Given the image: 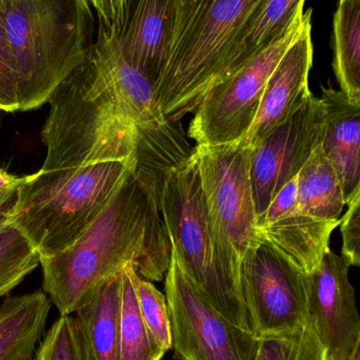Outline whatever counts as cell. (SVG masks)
I'll list each match as a JSON object with an SVG mask.
<instances>
[{
  "label": "cell",
  "instance_id": "9",
  "mask_svg": "<svg viewBox=\"0 0 360 360\" xmlns=\"http://www.w3.org/2000/svg\"><path fill=\"white\" fill-rule=\"evenodd\" d=\"M304 22V12L285 37L212 88L194 112L188 137L198 146L240 143L255 120L271 75L300 35Z\"/></svg>",
  "mask_w": 360,
  "mask_h": 360
},
{
  "label": "cell",
  "instance_id": "13",
  "mask_svg": "<svg viewBox=\"0 0 360 360\" xmlns=\"http://www.w3.org/2000/svg\"><path fill=\"white\" fill-rule=\"evenodd\" d=\"M184 0H124L117 36L124 59L155 86L168 65Z\"/></svg>",
  "mask_w": 360,
  "mask_h": 360
},
{
  "label": "cell",
  "instance_id": "6",
  "mask_svg": "<svg viewBox=\"0 0 360 360\" xmlns=\"http://www.w3.org/2000/svg\"><path fill=\"white\" fill-rule=\"evenodd\" d=\"M160 207L172 250L193 285L226 319L252 331L239 269L224 253L212 226L193 154L165 175Z\"/></svg>",
  "mask_w": 360,
  "mask_h": 360
},
{
  "label": "cell",
  "instance_id": "17",
  "mask_svg": "<svg viewBox=\"0 0 360 360\" xmlns=\"http://www.w3.org/2000/svg\"><path fill=\"white\" fill-rule=\"evenodd\" d=\"M304 4V0H262L237 35L224 80L285 37L302 19Z\"/></svg>",
  "mask_w": 360,
  "mask_h": 360
},
{
  "label": "cell",
  "instance_id": "21",
  "mask_svg": "<svg viewBox=\"0 0 360 360\" xmlns=\"http://www.w3.org/2000/svg\"><path fill=\"white\" fill-rule=\"evenodd\" d=\"M333 69L340 91L360 98V0H340L334 16Z\"/></svg>",
  "mask_w": 360,
  "mask_h": 360
},
{
  "label": "cell",
  "instance_id": "15",
  "mask_svg": "<svg viewBox=\"0 0 360 360\" xmlns=\"http://www.w3.org/2000/svg\"><path fill=\"white\" fill-rule=\"evenodd\" d=\"M321 148L333 167L346 205L360 195V98L323 88Z\"/></svg>",
  "mask_w": 360,
  "mask_h": 360
},
{
  "label": "cell",
  "instance_id": "5",
  "mask_svg": "<svg viewBox=\"0 0 360 360\" xmlns=\"http://www.w3.org/2000/svg\"><path fill=\"white\" fill-rule=\"evenodd\" d=\"M262 0H184L176 39L154 94L167 122L194 114L224 80L237 35Z\"/></svg>",
  "mask_w": 360,
  "mask_h": 360
},
{
  "label": "cell",
  "instance_id": "7",
  "mask_svg": "<svg viewBox=\"0 0 360 360\" xmlns=\"http://www.w3.org/2000/svg\"><path fill=\"white\" fill-rule=\"evenodd\" d=\"M251 154L241 141L195 145L193 152L212 226L224 253L239 270L248 252L262 241L250 176Z\"/></svg>",
  "mask_w": 360,
  "mask_h": 360
},
{
  "label": "cell",
  "instance_id": "26",
  "mask_svg": "<svg viewBox=\"0 0 360 360\" xmlns=\"http://www.w3.org/2000/svg\"><path fill=\"white\" fill-rule=\"evenodd\" d=\"M255 360H329L309 326L295 333L260 338Z\"/></svg>",
  "mask_w": 360,
  "mask_h": 360
},
{
  "label": "cell",
  "instance_id": "3",
  "mask_svg": "<svg viewBox=\"0 0 360 360\" xmlns=\"http://www.w3.org/2000/svg\"><path fill=\"white\" fill-rule=\"evenodd\" d=\"M19 112L48 103L93 44L89 0H0Z\"/></svg>",
  "mask_w": 360,
  "mask_h": 360
},
{
  "label": "cell",
  "instance_id": "20",
  "mask_svg": "<svg viewBox=\"0 0 360 360\" xmlns=\"http://www.w3.org/2000/svg\"><path fill=\"white\" fill-rule=\"evenodd\" d=\"M345 205L340 179L319 146L298 174L296 207L317 219L340 221Z\"/></svg>",
  "mask_w": 360,
  "mask_h": 360
},
{
  "label": "cell",
  "instance_id": "27",
  "mask_svg": "<svg viewBox=\"0 0 360 360\" xmlns=\"http://www.w3.org/2000/svg\"><path fill=\"white\" fill-rule=\"evenodd\" d=\"M0 111L19 112L16 74L0 6Z\"/></svg>",
  "mask_w": 360,
  "mask_h": 360
},
{
  "label": "cell",
  "instance_id": "33",
  "mask_svg": "<svg viewBox=\"0 0 360 360\" xmlns=\"http://www.w3.org/2000/svg\"><path fill=\"white\" fill-rule=\"evenodd\" d=\"M8 207H2V209H0V224L4 222V220L8 219Z\"/></svg>",
  "mask_w": 360,
  "mask_h": 360
},
{
  "label": "cell",
  "instance_id": "10",
  "mask_svg": "<svg viewBox=\"0 0 360 360\" xmlns=\"http://www.w3.org/2000/svg\"><path fill=\"white\" fill-rule=\"evenodd\" d=\"M239 285L258 338L287 335L308 326L306 273L264 241L241 262Z\"/></svg>",
  "mask_w": 360,
  "mask_h": 360
},
{
  "label": "cell",
  "instance_id": "30",
  "mask_svg": "<svg viewBox=\"0 0 360 360\" xmlns=\"http://www.w3.org/2000/svg\"><path fill=\"white\" fill-rule=\"evenodd\" d=\"M89 2L98 15L99 27L109 33H117L124 0H89Z\"/></svg>",
  "mask_w": 360,
  "mask_h": 360
},
{
  "label": "cell",
  "instance_id": "1",
  "mask_svg": "<svg viewBox=\"0 0 360 360\" xmlns=\"http://www.w3.org/2000/svg\"><path fill=\"white\" fill-rule=\"evenodd\" d=\"M162 179L133 172L75 243L40 258L44 292L60 315H73L103 281L133 264L150 281L166 277L172 245L160 207Z\"/></svg>",
  "mask_w": 360,
  "mask_h": 360
},
{
  "label": "cell",
  "instance_id": "2",
  "mask_svg": "<svg viewBox=\"0 0 360 360\" xmlns=\"http://www.w3.org/2000/svg\"><path fill=\"white\" fill-rule=\"evenodd\" d=\"M117 36L98 29L79 65L49 99L42 170L136 160L139 128L124 111L113 72Z\"/></svg>",
  "mask_w": 360,
  "mask_h": 360
},
{
  "label": "cell",
  "instance_id": "23",
  "mask_svg": "<svg viewBox=\"0 0 360 360\" xmlns=\"http://www.w3.org/2000/svg\"><path fill=\"white\" fill-rule=\"evenodd\" d=\"M40 258L29 239L10 219L0 224V297L10 293L30 273Z\"/></svg>",
  "mask_w": 360,
  "mask_h": 360
},
{
  "label": "cell",
  "instance_id": "32",
  "mask_svg": "<svg viewBox=\"0 0 360 360\" xmlns=\"http://www.w3.org/2000/svg\"><path fill=\"white\" fill-rule=\"evenodd\" d=\"M349 360H360V331L359 340H357L354 350H353L352 354H351L350 359Z\"/></svg>",
  "mask_w": 360,
  "mask_h": 360
},
{
  "label": "cell",
  "instance_id": "16",
  "mask_svg": "<svg viewBox=\"0 0 360 360\" xmlns=\"http://www.w3.org/2000/svg\"><path fill=\"white\" fill-rule=\"evenodd\" d=\"M340 221H326L298 211L260 228V240L270 245L294 266L309 274L329 251L330 236Z\"/></svg>",
  "mask_w": 360,
  "mask_h": 360
},
{
  "label": "cell",
  "instance_id": "14",
  "mask_svg": "<svg viewBox=\"0 0 360 360\" xmlns=\"http://www.w3.org/2000/svg\"><path fill=\"white\" fill-rule=\"evenodd\" d=\"M312 10L304 13L300 35L288 49L264 89L257 115L241 143L253 149L277 127L289 120L310 98L309 73L313 63Z\"/></svg>",
  "mask_w": 360,
  "mask_h": 360
},
{
  "label": "cell",
  "instance_id": "25",
  "mask_svg": "<svg viewBox=\"0 0 360 360\" xmlns=\"http://www.w3.org/2000/svg\"><path fill=\"white\" fill-rule=\"evenodd\" d=\"M134 285L139 309L150 331L158 344L168 352L172 349L170 315L166 294H162L151 281L143 278L133 264L127 266Z\"/></svg>",
  "mask_w": 360,
  "mask_h": 360
},
{
  "label": "cell",
  "instance_id": "4",
  "mask_svg": "<svg viewBox=\"0 0 360 360\" xmlns=\"http://www.w3.org/2000/svg\"><path fill=\"white\" fill-rule=\"evenodd\" d=\"M136 160L29 175L19 188L10 219L29 239L39 258L60 253L94 224L134 172Z\"/></svg>",
  "mask_w": 360,
  "mask_h": 360
},
{
  "label": "cell",
  "instance_id": "18",
  "mask_svg": "<svg viewBox=\"0 0 360 360\" xmlns=\"http://www.w3.org/2000/svg\"><path fill=\"white\" fill-rule=\"evenodd\" d=\"M51 306L44 291L6 298L0 307V360L32 359Z\"/></svg>",
  "mask_w": 360,
  "mask_h": 360
},
{
  "label": "cell",
  "instance_id": "29",
  "mask_svg": "<svg viewBox=\"0 0 360 360\" xmlns=\"http://www.w3.org/2000/svg\"><path fill=\"white\" fill-rule=\"evenodd\" d=\"M298 176V175H297ZM297 205V177L285 184L258 219V230L281 219Z\"/></svg>",
  "mask_w": 360,
  "mask_h": 360
},
{
  "label": "cell",
  "instance_id": "31",
  "mask_svg": "<svg viewBox=\"0 0 360 360\" xmlns=\"http://www.w3.org/2000/svg\"><path fill=\"white\" fill-rule=\"evenodd\" d=\"M27 176H16L0 168V209L6 207V203L15 197L19 188L27 181Z\"/></svg>",
  "mask_w": 360,
  "mask_h": 360
},
{
  "label": "cell",
  "instance_id": "11",
  "mask_svg": "<svg viewBox=\"0 0 360 360\" xmlns=\"http://www.w3.org/2000/svg\"><path fill=\"white\" fill-rule=\"evenodd\" d=\"M321 127L323 105L312 94L289 120L252 149L250 176L258 219L321 145Z\"/></svg>",
  "mask_w": 360,
  "mask_h": 360
},
{
  "label": "cell",
  "instance_id": "12",
  "mask_svg": "<svg viewBox=\"0 0 360 360\" xmlns=\"http://www.w3.org/2000/svg\"><path fill=\"white\" fill-rule=\"evenodd\" d=\"M351 264L345 256L328 251L315 270L307 274L308 326L329 360H349L359 340L360 316Z\"/></svg>",
  "mask_w": 360,
  "mask_h": 360
},
{
  "label": "cell",
  "instance_id": "22",
  "mask_svg": "<svg viewBox=\"0 0 360 360\" xmlns=\"http://www.w3.org/2000/svg\"><path fill=\"white\" fill-rule=\"evenodd\" d=\"M166 353L141 315L134 285L126 266L122 270L117 360H162Z\"/></svg>",
  "mask_w": 360,
  "mask_h": 360
},
{
  "label": "cell",
  "instance_id": "24",
  "mask_svg": "<svg viewBox=\"0 0 360 360\" xmlns=\"http://www.w3.org/2000/svg\"><path fill=\"white\" fill-rule=\"evenodd\" d=\"M31 360H93L84 332L73 315H60Z\"/></svg>",
  "mask_w": 360,
  "mask_h": 360
},
{
  "label": "cell",
  "instance_id": "28",
  "mask_svg": "<svg viewBox=\"0 0 360 360\" xmlns=\"http://www.w3.org/2000/svg\"><path fill=\"white\" fill-rule=\"evenodd\" d=\"M348 207V211L340 224L342 236V254L351 266L360 268V195Z\"/></svg>",
  "mask_w": 360,
  "mask_h": 360
},
{
  "label": "cell",
  "instance_id": "19",
  "mask_svg": "<svg viewBox=\"0 0 360 360\" xmlns=\"http://www.w3.org/2000/svg\"><path fill=\"white\" fill-rule=\"evenodd\" d=\"M122 271L103 281L76 311L93 360H117Z\"/></svg>",
  "mask_w": 360,
  "mask_h": 360
},
{
  "label": "cell",
  "instance_id": "8",
  "mask_svg": "<svg viewBox=\"0 0 360 360\" xmlns=\"http://www.w3.org/2000/svg\"><path fill=\"white\" fill-rule=\"evenodd\" d=\"M172 349L180 360H255L260 338L224 316L182 270L172 250L165 277Z\"/></svg>",
  "mask_w": 360,
  "mask_h": 360
}]
</instances>
